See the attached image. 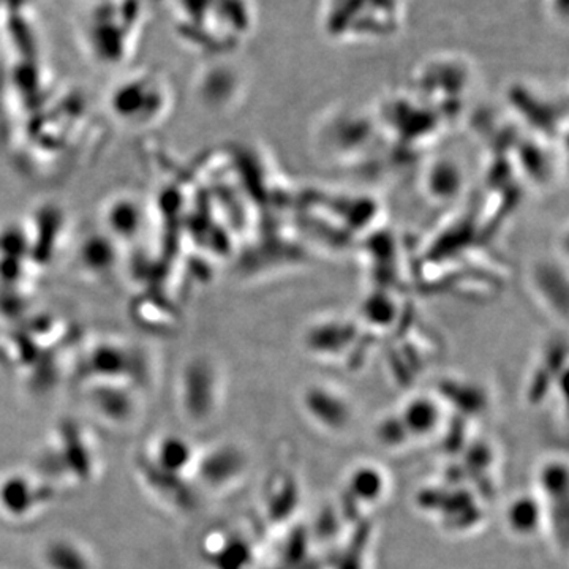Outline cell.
<instances>
[{
	"mask_svg": "<svg viewBox=\"0 0 569 569\" xmlns=\"http://www.w3.org/2000/svg\"><path fill=\"white\" fill-rule=\"evenodd\" d=\"M200 553L211 569H249L252 563L250 542L233 529H213L206 533Z\"/></svg>",
	"mask_w": 569,
	"mask_h": 569,
	"instance_id": "obj_8",
	"label": "cell"
},
{
	"mask_svg": "<svg viewBox=\"0 0 569 569\" xmlns=\"http://www.w3.org/2000/svg\"><path fill=\"white\" fill-rule=\"evenodd\" d=\"M408 441L426 440L436 436L441 425L440 408L429 400H415L397 415Z\"/></svg>",
	"mask_w": 569,
	"mask_h": 569,
	"instance_id": "obj_10",
	"label": "cell"
},
{
	"mask_svg": "<svg viewBox=\"0 0 569 569\" xmlns=\"http://www.w3.org/2000/svg\"><path fill=\"white\" fill-rule=\"evenodd\" d=\"M39 569H100L99 556L88 541L59 533L44 539L36 553Z\"/></svg>",
	"mask_w": 569,
	"mask_h": 569,
	"instance_id": "obj_7",
	"label": "cell"
},
{
	"mask_svg": "<svg viewBox=\"0 0 569 569\" xmlns=\"http://www.w3.org/2000/svg\"><path fill=\"white\" fill-rule=\"evenodd\" d=\"M306 408L309 417L323 427L326 432H343L353 417L347 402L335 396H326L323 391L307 397Z\"/></svg>",
	"mask_w": 569,
	"mask_h": 569,
	"instance_id": "obj_12",
	"label": "cell"
},
{
	"mask_svg": "<svg viewBox=\"0 0 569 569\" xmlns=\"http://www.w3.org/2000/svg\"><path fill=\"white\" fill-rule=\"evenodd\" d=\"M31 467L63 496L102 481L107 460L102 441L92 426L69 417L48 430Z\"/></svg>",
	"mask_w": 569,
	"mask_h": 569,
	"instance_id": "obj_2",
	"label": "cell"
},
{
	"mask_svg": "<svg viewBox=\"0 0 569 569\" xmlns=\"http://www.w3.org/2000/svg\"><path fill=\"white\" fill-rule=\"evenodd\" d=\"M249 459L241 447L230 441L200 448L198 456L197 482L201 500L204 497L224 496L244 481Z\"/></svg>",
	"mask_w": 569,
	"mask_h": 569,
	"instance_id": "obj_4",
	"label": "cell"
},
{
	"mask_svg": "<svg viewBox=\"0 0 569 569\" xmlns=\"http://www.w3.org/2000/svg\"><path fill=\"white\" fill-rule=\"evenodd\" d=\"M59 490L32 467L0 471V520L11 527H28L50 515Z\"/></svg>",
	"mask_w": 569,
	"mask_h": 569,
	"instance_id": "obj_3",
	"label": "cell"
},
{
	"mask_svg": "<svg viewBox=\"0 0 569 569\" xmlns=\"http://www.w3.org/2000/svg\"><path fill=\"white\" fill-rule=\"evenodd\" d=\"M200 448L186 433L159 430L134 455L133 471L141 489L170 515H192L200 507L194 482Z\"/></svg>",
	"mask_w": 569,
	"mask_h": 569,
	"instance_id": "obj_1",
	"label": "cell"
},
{
	"mask_svg": "<svg viewBox=\"0 0 569 569\" xmlns=\"http://www.w3.org/2000/svg\"><path fill=\"white\" fill-rule=\"evenodd\" d=\"M86 406L100 425L116 432L133 429L142 418V402L132 385L92 381Z\"/></svg>",
	"mask_w": 569,
	"mask_h": 569,
	"instance_id": "obj_5",
	"label": "cell"
},
{
	"mask_svg": "<svg viewBox=\"0 0 569 569\" xmlns=\"http://www.w3.org/2000/svg\"><path fill=\"white\" fill-rule=\"evenodd\" d=\"M568 466L565 460H546L539 468L538 497L546 509L549 526L559 531L561 542H567L568 538Z\"/></svg>",
	"mask_w": 569,
	"mask_h": 569,
	"instance_id": "obj_6",
	"label": "cell"
},
{
	"mask_svg": "<svg viewBox=\"0 0 569 569\" xmlns=\"http://www.w3.org/2000/svg\"><path fill=\"white\" fill-rule=\"evenodd\" d=\"M388 481L378 467H356L347 481V493L361 508L376 507L387 496Z\"/></svg>",
	"mask_w": 569,
	"mask_h": 569,
	"instance_id": "obj_11",
	"label": "cell"
},
{
	"mask_svg": "<svg viewBox=\"0 0 569 569\" xmlns=\"http://www.w3.org/2000/svg\"><path fill=\"white\" fill-rule=\"evenodd\" d=\"M508 530L519 538L537 537L539 531L548 523L546 509L539 500L538 493H520L505 512Z\"/></svg>",
	"mask_w": 569,
	"mask_h": 569,
	"instance_id": "obj_9",
	"label": "cell"
}]
</instances>
